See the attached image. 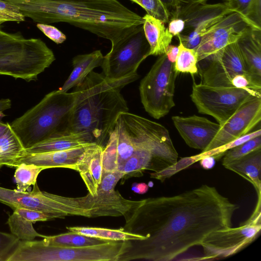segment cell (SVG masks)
Returning <instances> with one entry per match:
<instances>
[{"instance_id": "9c48e42d", "label": "cell", "mask_w": 261, "mask_h": 261, "mask_svg": "<svg viewBox=\"0 0 261 261\" xmlns=\"http://www.w3.org/2000/svg\"><path fill=\"white\" fill-rule=\"evenodd\" d=\"M250 218L239 227L215 230L208 234L200 245L203 255L199 260H212L233 255L252 243L261 230L260 200Z\"/></svg>"}, {"instance_id": "ba28073f", "label": "cell", "mask_w": 261, "mask_h": 261, "mask_svg": "<svg viewBox=\"0 0 261 261\" xmlns=\"http://www.w3.org/2000/svg\"><path fill=\"white\" fill-rule=\"evenodd\" d=\"M149 50L141 25L122 41L111 46L110 51L103 56L102 73L110 81L128 78L138 79V68L149 56Z\"/></svg>"}, {"instance_id": "74e56055", "label": "cell", "mask_w": 261, "mask_h": 261, "mask_svg": "<svg viewBox=\"0 0 261 261\" xmlns=\"http://www.w3.org/2000/svg\"><path fill=\"white\" fill-rule=\"evenodd\" d=\"M243 19L248 26L261 30V0H251Z\"/></svg>"}, {"instance_id": "ee69618b", "label": "cell", "mask_w": 261, "mask_h": 261, "mask_svg": "<svg viewBox=\"0 0 261 261\" xmlns=\"http://www.w3.org/2000/svg\"><path fill=\"white\" fill-rule=\"evenodd\" d=\"M201 166L205 169H210L215 165L216 160L212 156H205L199 161Z\"/></svg>"}, {"instance_id": "d4e9b609", "label": "cell", "mask_w": 261, "mask_h": 261, "mask_svg": "<svg viewBox=\"0 0 261 261\" xmlns=\"http://www.w3.org/2000/svg\"><path fill=\"white\" fill-rule=\"evenodd\" d=\"M69 231L99 238L108 241L143 240L144 237L139 234L125 231L123 228L109 229L93 227H66Z\"/></svg>"}, {"instance_id": "b9f144b4", "label": "cell", "mask_w": 261, "mask_h": 261, "mask_svg": "<svg viewBox=\"0 0 261 261\" xmlns=\"http://www.w3.org/2000/svg\"><path fill=\"white\" fill-rule=\"evenodd\" d=\"M232 12L239 13L243 16L251 0H223Z\"/></svg>"}, {"instance_id": "9a60e30c", "label": "cell", "mask_w": 261, "mask_h": 261, "mask_svg": "<svg viewBox=\"0 0 261 261\" xmlns=\"http://www.w3.org/2000/svg\"><path fill=\"white\" fill-rule=\"evenodd\" d=\"M261 120V98L255 97L242 105L221 126L206 151L246 135Z\"/></svg>"}, {"instance_id": "836d02e7", "label": "cell", "mask_w": 261, "mask_h": 261, "mask_svg": "<svg viewBox=\"0 0 261 261\" xmlns=\"http://www.w3.org/2000/svg\"><path fill=\"white\" fill-rule=\"evenodd\" d=\"M142 7L147 14L161 20L164 23L169 22L170 14L161 0H130Z\"/></svg>"}, {"instance_id": "f35d334b", "label": "cell", "mask_w": 261, "mask_h": 261, "mask_svg": "<svg viewBox=\"0 0 261 261\" xmlns=\"http://www.w3.org/2000/svg\"><path fill=\"white\" fill-rule=\"evenodd\" d=\"M195 161L192 156L181 159L179 162L159 172H153L150 174V177L163 181L166 178L172 176L178 171L194 164Z\"/></svg>"}, {"instance_id": "44dd1931", "label": "cell", "mask_w": 261, "mask_h": 261, "mask_svg": "<svg viewBox=\"0 0 261 261\" xmlns=\"http://www.w3.org/2000/svg\"><path fill=\"white\" fill-rule=\"evenodd\" d=\"M103 59V55L100 50L74 57L72 60V70L58 90L67 92L80 84L94 68L101 67Z\"/></svg>"}, {"instance_id": "5b68a950", "label": "cell", "mask_w": 261, "mask_h": 261, "mask_svg": "<svg viewBox=\"0 0 261 261\" xmlns=\"http://www.w3.org/2000/svg\"><path fill=\"white\" fill-rule=\"evenodd\" d=\"M130 246V241L73 247L49 245L43 240H20L8 261H120Z\"/></svg>"}, {"instance_id": "681fc988", "label": "cell", "mask_w": 261, "mask_h": 261, "mask_svg": "<svg viewBox=\"0 0 261 261\" xmlns=\"http://www.w3.org/2000/svg\"><path fill=\"white\" fill-rule=\"evenodd\" d=\"M10 127V124L8 123H4L0 120V138L7 131Z\"/></svg>"}, {"instance_id": "8fae6325", "label": "cell", "mask_w": 261, "mask_h": 261, "mask_svg": "<svg viewBox=\"0 0 261 261\" xmlns=\"http://www.w3.org/2000/svg\"><path fill=\"white\" fill-rule=\"evenodd\" d=\"M190 97L199 113L212 116L220 126L242 105L256 97L244 89L197 84L194 82Z\"/></svg>"}, {"instance_id": "ffe728a7", "label": "cell", "mask_w": 261, "mask_h": 261, "mask_svg": "<svg viewBox=\"0 0 261 261\" xmlns=\"http://www.w3.org/2000/svg\"><path fill=\"white\" fill-rule=\"evenodd\" d=\"M94 143L91 136L84 133L64 132L26 149L28 153L60 151Z\"/></svg>"}, {"instance_id": "8d00e7d4", "label": "cell", "mask_w": 261, "mask_h": 261, "mask_svg": "<svg viewBox=\"0 0 261 261\" xmlns=\"http://www.w3.org/2000/svg\"><path fill=\"white\" fill-rule=\"evenodd\" d=\"M25 40L20 34L6 33L0 29V53L17 49L22 46Z\"/></svg>"}, {"instance_id": "ac0fdd59", "label": "cell", "mask_w": 261, "mask_h": 261, "mask_svg": "<svg viewBox=\"0 0 261 261\" xmlns=\"http://www.w3.org/2000/svg\"><path fill=\"white\" fill-rule=\"evenodd\" d=\"M103 148L95 143L88 145L76 166L75 170L79 172L89 193L92 196L97 194L101 180Z\"/></svg>"}, {"instance_id": "d590c367", "label": "cell", "mask_w": 261, "mask_h": 261, "mask_svg": "<svg viewBox=\"0 0 261 261\" xmlns=\"http://www.w3.org/2000/svg\"><path fill=\"white\" fill-rule=\"evenodd\" d=\"M25 18L16 6L0 0V24L8 21L22 22L25 21Z\"/></svg>"}, {"instance_id": "e0dca14e", "label": "cell", "mask_w": 261, "mask_h": 261, "mask_svg": "<svg viewBox=\"0 0 261 261\" xmlns=\"http://www.w3.org/2000/svg\"><path fill=\"white\" fill-rule=\"evenodd\" d=\"M236 43L248 72L261 84V30L248 27Z\"/></svg>"}, {"instance_id": "52a82bcc", "label": "cell", "mask_w": 261, "mask_h": 261, "mask_svg": "<svg viewBox=\"0 0 261 261\" xmlns=\"http://www.w3.org/2000/svg\"><path fill=\"white\" fill-rule=\"evenodd\" d=\"M207 1L181 0L174 9L170 11L171 18H179L185 21L183 32L176 37L186 47L195 48L213 25L225 16L233 13L224 3L211 4Z\"/></svg>"}, {"instance_id": "7c38bea8", "label": "cell", "mask_w": 261, "mask_h": 261, "mask_svg": "<svg viewBox=\"0 0 261 261\" xmlns=\"http://www.w3.org/2000/svg\"><path fill=\"white\" fill-rule=\"evenodd\" d=\"M197 66L200 83L208 86L232 87L231 81L239 74L252 78L246 68L236 42L199 61Z\"/></svg>"}, {"instance_id": "c3c4849f", "label": "cell", "mask_w": 261, "mask_h": 261, "mask_svg": "<svg viewBox=\"0 0 261 261\" xmlns=\"http://www.w3.org/2000/svg\"><path fill=\"white\" fill-rule=\"evenodd\" d=\"M169 10V12L174 9L181 0H161Z\"/></svg>"}, {"instance_id": "277c9868", "label": "cell", "mask_w": 261, "mask_h": 261, "mask_svg": "<svg viewBox=\"0 0 261 261\" xmlns=\"http://www.w3.org/2000/svg\"><path fill=\"white\" fill-rule=\"evenodd\" d=\"M75 102L73 92L53 91L10 124L24 147L29 148L66 130Z\"/></svg>"}, {"instance_id": "484cf974", "label": "cell", "mask_w": 261, "mask_h": 261, "mask_svg": "<svg viewBox=\"0 0 261 261\" xmlns=\"http://www.w3.org/2000/svg\"><path fill=\"white\" fill-rule=\"evenodd\" d=\"M43 240L49 245L73 247L90 246L108 242L72 231L55 236H44Z\"/></svg>"}, {"instance_id": "4316f807", "label": "cell", "mask_w": 261, "mask_h": 261, "mask_svg": "<svg viewBox=\"0 0 261 261\" xmlns=\"http://www.w3.org/2000/svg\"><path fill=\"white\" fill-rule=\"evenodd\" d=\"M7 223L11 233L20 241H31L36 237L43 238L44 237L35 230L31 221L15 211L9 217Z\"/></svg>"}, {"instance_id": "4dcf8cb0", "label": "cell", "mask_w": 261, "mask_h": 261, "mask_svg": "<svg viewBox=\"0 0 261 261\" xmlns=\"http://www.w3.org/2000/svg\"><path fill=\"white\" fill-rule=\"evenodd\" d=\"M260 135L261 129L259 128L225 145L206 151L201 152L199 154L192 156L195 162L199 161L201 158L205 156H212L215 160H219L223 157L225 152L229 149L236 147L252 138Z\"/></svg>"}, {"instance_id": "2e32d148", "label": "cell", "mask_w": 261, "mask_h": 261, "mask_svg": "<svg viewBox=\"0 0 261 261\" xmlns=\"http://www.w3.org/2000/svg\"><path fill=\"white\" fill-rule=\"evenodd\" d=\"M173 124L186 143L190 147L204 151L213 140L220 125L197 115L174 116Z\"/></svg>"}, {"instance_id": "ab89813d", "label": "cell", "mask_w": 261, "mask_h": 261, "mask_svg": "<svg viewBox=\"0 0 261 261\" xmlns=\"http://www.w3.org/2000/svg\"><path fill=\"white\" fill-rule=\"evenodd\" d=\"M37 28L56 44H61L66 39V35L54 26L49 24L37 23Z\"/></svg>"}, {"instance_id": "83f0119b", "label": "cell", "mask_w": 261, "mask_h": 261, "mask_svg": "<svg viewBox=\"0 0 261 261\" xmlns=\"http://www.w3.org/2000/svg\"><path fill=\"white\" fill-rule=\"evenodd\" d=\"M44 168L34 164L22 163L17 167L14 173V179L17 185L16 190L25 192L31 186L37 183L39 173Z\"/></svg>"}, {"instance_id": "6da1fadb", "label": "cell", "mask_w": 261, "mask_h": 261, "mask_svg": "<svg viewBox=\"0 0 261 261\" xmlns=\"http://www.w3.org/2000/svg\"><path fill=\"white\" fill-rule=\"evenodd\" d=\"M238 208L207 185L177 195L145 199L123 227L144 239L130 241V248L120 261L174 260L200 245L211 232L231 227Z\"/></svg>"}, {"instance_id": "4fadbf2b", "label": "cell", "mask_w": 261, "mask_h": 261, "mask_svg": "<svg viewBox=\"0 0 261 261\" xmlns=\"http://www.w3.org/2000/svg\"><path fill=\"white\" fill-rule=\"evenodd\" d=\"M0 202L13 211L17 208H26L42 212L51 219L64 218L63 196L41 191L37 183L31 192H21L0 187Z\"/></svg>"}, {"instance_id": "f546056e", "label": "cell", "mask_w": 261, "mask_h": 261, "mask_svg": "<svg viewBox=\"0 0 261 261\" xmlns=\"http://www.w3.org/2000/svg\"><path fill=\"white\" fill-rule=\"evenodd\" d=\"M178 54L174 62V69L177 73H198V59L196 51L184 46L179 42Z\"/></svg>"}, {"instance_id": "d6a6232c", "label": "cell", "mask_w": 261, "mask_h": 261, "mask_svg": "<svg viewBox=\"0 0 261 261\" xmlns=\"http://www.w3.org/2000/svg\"><path fill=\"white\" fill-rule=\"evenodd\" d=\"M259 148H261V135L227 150L223 155L222 165H225Z\"/></svg>"}, {"instance_id": "cb8c5ba5", "label": "cell", "mask_w": 261, "mask_h": 261, "mask_svg": "<svg viewBox=\"0 0 261 261\" xmlns=\"http://www.w3.org/2000/svg\"><path fill=\"white\" fill-rule=\"evenodd\" d=\"M25 153V148L10 125L0 138V168L3 166L17 167Z\"/></svg>"}, {"instance_id": "d6986e66", "label": "cell", "mask_w": 261, "mask_h": 261, "mask_svg": "<svg viewBox=\"0 0 261 261\" xmlns=\"http://www.w3.org/2000/svg\"><path fill=\"white\" fill-rule=\"evenodd\" d=\"M90 144L64 150L36 153L26 152L21 159L20 164L24 163L34 164L44 169L51 168H65L75 170L78 161L83 154L87 147Z\"/></svg>"}, {"instance_id": "bcb514c9", "label": "cell", "mask_w": 261, "mask_h": 261, "mask_svg": "<svg viewBox=\"0 0 261 261\" xmlns=\"http://www.w3.org/2000/svg\"><path fill=\"white\" fill-rule=\"evenodd\" d=\"M12 106V102L10 99H2L0 100V120L6 115L4 113V112L11 108Z\"/></svg>"}, {"instance_id": "30bf717a", "label": "cell", "mask_w": 261, "mask_h": 261, "mask_svg": "<svg viewBox=\"0 0 261 261\" xmlns=\"http://www.w3.org/2000/svg\"><path fill=\"white\" fill-rule=\"evenodd\" d=\"M55 60L53 51L42 40L26 39L21 47L0 53V74L35 81Z\"/></svg>"}, {"instance_id": "7bdbcfd3", "label": "cell", "mask_w": 261, "mask_h": 261, "mask_svg": "<svg viewBox=\"0 0 261 261\" xmlns=\"http://www.w3.org/2000/svg\"><path fill=\"white\" fill-rule=\"evenodd\" d=\"M168 31L173 36L181 34L185 29V21L179 18H171L169 20Z\"/></svg>"}, {"instance_id": "1f68e13d", "label": "cell", "mask_w": 261, "mask_h": 261, "mask_svg": "<svg viewBox=\"0 0 261 261\" xmlns=\"http://www.w3.org/2000/svg\"><path fill=\"white\" fill-rule=\"evenodd\" d=\"M103 172H112L117 170V151L116 136L113 129L109 135L102 153Z\"/></svg>"}, {"instance_id": "7a4b0ae2", "label": "cell", "mask_w": 261, "mask_h": 261, "mask_svg": "<svg viewBox=\"0 0 261 261\" xmlns=\"http://www.w3.org/2000/svg\"><path fill=\"white\" fill-rule=\"evenodd\" d=\"M37 23L66 22L109 40L111 46L143 24V17L117 0H4Z\"/></svg>"}, {"instance_id": "e575fe53", "label": "cell", "mask_w": 261, "mask_h": 261, "mask_svg": "<svg viewBox=\"0 0 261 261\" xmlns=\"http://www.w3.org/2000/svg\"><path fill=\"white\" fill-rule=\"evenodd\" d=\"M20 240L12 233L0 231V261H8Z\"/></svg>"}, {"instance_id": "603a6c76", "label": "cell", "mask_w": 261, "mask_h": 261, "mask_svg": "<svg viewBox=\"0 0 261 261\" xmlns=\"http://www.w3.org/2000/svg\"><path fill=\"white\" fill-rule=\"evenodd\" d=\"M143 17V31L150 47L149 56L165 54L173 36L161 20L147 14Z\"/></svg>"}, {"instance_id": "5bb4252c", "label": "cell", "mask_w": 261, "mask_h": 261, "mask_svg": "<svg viewBox=\"0 0 261 261\" xmlns=\"http://www.w3.org/2000/svg\"><path fill=\"white\" fill-rule=\"evenodd\" d=\"M248 27L238 13L225 16L206 32L194 49L197 53L198 62L236 42Z\"/></svg>"}, {"instance_id": "f1b7e54d", "label": "cell", "mask_w": 261, "mask_h": 261, "mask_svg": "<svg viewBox=\"0 0 261 261\" xmlns=\"http://www.w3.org/2000/svg\"><path fill=\"white\" fill-rule=\"evenodd\" d=\"M116 136L118 166L128 159L137 147L126 132L118 117L113 128Z\"/></svg>"}, {"instance_id": "8992f818", "label": "cell", "mask_w": 261, "mask_h": 261, "mask_svg": "<svg viewBox=\"0 0 261 261\" xmlns=\"http://www.w3.org/2000/svg\"><path fill=\"white\" fill-rule=\"evenodd\" d=\"M178 74L166 54L158 58L139 86L141 101L145 110L159 119L168 114L175 104L174 95Z\"/></svg>"}, {"instance_id": "7dc6e473", "label": "cell", "mask_w": 261, "mask_h": 261, "mask_svg": "<svg viewBox=\"0 0 261 261\" xmlns=\"http://www.w3.org/2000/svg\"><path fill=\"white\" fill-rule=\"evenodd\" d=\"M132 190L136 193L144 194L148 190V186L145 183H134L132 185Z\"/></svg>"}, {"instance_id": "60d3db41", "label": "cell", "mask_w": 261, "mask_h": 261, "mask_svg": "<svg viewBox=\"0 0 261 261\" xmlns=\"http://www.w3.org/2000/svg\"><path fill=\"white\" fill-rule=\"evenodd\" d=\"M28 220L35 223L38 221H45L51 218L44 213L34 210L26 208H17L14 211Z\"/></svg>"}, {"instance_id": "f6af8a7d", "label": "cell", "mask_w": 261, "mask_h": 261, "mask_svg": "<svg viewBox=\"0 0 261 261\" xmlns=\"http://www.w3.org/2000/svg\"><path fill=\"white\" fill-rule=\"evenodd\" d=\"M178 51V46L169 45L166 51V55L168 59L172 63H174Z\"/></svg>"}, {"instance_id": "7402d4cb", "label": "cell", "mask_w": 261, "mask_h": 261, "mask_svg": "<svg viewBox=\"0 0 261 261\" xmlns=\"http://www.w3.org/2000/svg\"><path fill=\"white\" fill-rule=\"evenodd\" d=\"M223 166L252 184L256 191L257 197H261V148Z\"/></svg>"}, {"instance_id": "3957f363", "label": "cell", "mask_w": 261, "mask_h": 261, "mask_svg": "<svg viewBox=\"0 0 261 261\" xmlns=\"http://www.w3.org/2000/svg\"><path fill=\"white\" fill-rule=\"evenodd\" d=\"M137 80L110 81L102 73L91 72L72 91L75 102L65 132L87 134L104 147L119 115L129 110L121 90Z\"/></svg>"}]
</instances>
